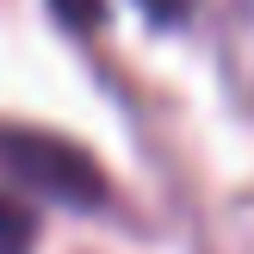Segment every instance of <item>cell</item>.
<instances>
[{"mask_svg":"<svg viewBox=\"0 0 254 254\" xmlns=\"http://www.w3.org/2000/svg\"><path fill=\"white\" fill-rule=\"evenodd\" d=\"M31 236H37L31 211H19L6 192H0V254H31Z\"/></svg>","mask_w":254,"mask_h":254,"instance_id":"3957f363","label":"cell"},{"mask_svg":"<svg viewBox=\"0 0 254 254\" xmlns=\"http://www.w3.org/2000/svg\"><path fill=\"white\" fill-rule=\"evenodd\" d=\"M217 56H223L230 99L254 118V0H236V6H230V19H223V37H217Z\"/></svg>","mask_w":254,"mask_h":254,"instance_id":"7a4b0ae2","label":"cell"},{"mask_svg":"<svg viewBox=\"0 0 254 254\" xmlns=\"http://www.w3.org/2000/svg\"><path fill=\"white\" fill-rule=\"evenodd\" d=\"M0 174L25 192L50 198V205L68 211H99L106 205V174L87 155L81 143L56 130H37V124H0Z\"/></svg>","mask_w":254,"mask_h":254,"instance_id":"6da1fadb","label":"cell"}]
</instances>
